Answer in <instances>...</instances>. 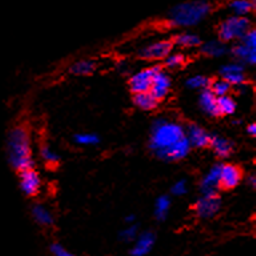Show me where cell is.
Segmentation results:
<instances>
[{"mask_svg": "<svg viewBox=\"0 0 256 256\" xmlns=\"http://www.w3.org/2000/svg\"><path fill=\"white\" fill-rule=\"evenodd\" d=\"M148 147L163 162H179L191 152V144L186 138V128L178 122L158 119L152 124Z\"/></svg>", "mask_w": 256, "mask_h": 256, "instance_id": "1", "label": "cell"}, {"mask_svg": "<svg viewBox=\"0 0 256 256\" xmlns=\"http://www.w3.org/2000/svg\"><path fill=\"white\" fill-rule=\"evenodd\" d=\"M6 150L8 163L15 171L22 172L34 167L31 136L24 126H16L8 132Z\"/></svg>", "mask_w": 256, "mask_h": 256, "instance_id": "2", "label": "cell"}, {"mask_svg": "<svg viewBox=\"0 0 256 256\" xmlns=\"http://www.w3.org/2000/svg\"><path fill=\"white\" fill-rule=\"evenodd\" d=\"M212 10L208 2H186L178 4L168 14V22L174 27H192L203 22Z\"/></svg>", "mask_w": 256, "mask_h": 256, "instance_id": "3", "label": "cell"}, {"mask_svg": "<svg viewBox=\"0 0 256 256\" xmlns=\"http://www.w3.org/2000/svg\"><path fill=\"white\" fill-rule=\"evenodd\" d=\"M251 30V20L240 16H230L219 26V39L222 43H230L234 40H242Z\"/></svg>", "mask_w": 256, "mask_h": 256, "instance_id": "4", "label": "cell"}, {"mask_svg": "<svg viewBox=\"0 0 256 256\" xmlns=\"http://www.w3.org/2000/svg\"><path fill=\"white\" fill-rule=\"evenodd\" d=\"M222 208V199L218 192L214 194H202L199 199L196 200L195 211L202 219H212L219 214Z\"/></svg>", "mask_w": 256, "mask_h": 256, "instance_id": "5", "label": "cell"}, {"mask_svg": "<svg viewBox=\"0 0 256 256\" xmlns=\"http://www.w3.org/2000/svg\"><path fill=\"white\" fill-rule=\"evenodd\" d=\"M159 68L160 67L155 66V67L144 68L142 71L134 74V75L131 76V79H130V90L132 91V94H134V95H138V94L150 92L154 75H155L156 71H158Z\"/></svg>", "mask_w": 256, "mask_h": 256, "instance_id": "6", "label": "cell"}, {"mask_svg": "<svg viewBox=\"0 0 256 256\" xmlns=\"http://www.w3.org/2000/svg\"><path fill=\"white\" fill-rule=\"evenodd\" d=\"M19 183L20 190L24 195L28 198L36 196L39 194L40 188H42V179L38 171H35L34 168L30 170H24V171L19 172Z\"/></svg>", "mask_w": 256, "mask_h": 256, "instance_id": "7", "label": "cell"}, {"mask_svg": "<svg viewBox=\"0 0 256 256\" xmlns=\"http://www.w3.org/2000/svg\"><path fill=\"white\" fill-rule=\"evenodd\" d=\"M171 78L167 72L163 71L162 68H159L156 74L154 75L152 79L151 88H150V94L155 98L158 102H162L168 96L170 91H171Z\"/></svg>", "mask_w": 256, "mask_h": 256, "instance_id": "8", "label": "cell"}, {"mask_svg": "<svg viewBox=\"0 0 256 256\" xmlns=\"http://www.w3.org/2000/svg\"><path fill=\"white\" fill-rule=\"evenodd\" d=\"M243 179V172L238 166L234 164H222V171H220V182L219 188H223L226 191L234 190L242 183Z\"/></svg>", "mask_w": 256, "mask_h": 256, "instance_id": "9", "label": "cell"}, {"mask_svg": "<svg viewBox=\"0 0 256 256\" xmlns=\"http://www.w3.org/2000/svg\"><path fill=\"white\" fill-rule=\"evenodd\" d=\"M174 43L171 40H160L144 47L140 51V58L146 60H164L168 55H171Z\"/></svg>", "mask_w": 256, "mask_h": 256, "instance_id": "10", "label": "cell"}, {"mask_svg": "<svg viewBox=\"0 0 256 256\" xmlns=\"http://www.w3.org/2000/svg\"><path fill=\"white\" fill-rule=\"evenodd\" d=\"M156 235L152 231H144L138 235L134 242L130 255L131 256H147L155 247Z\"/></svg>", "mask_w": 256, "mask_h": 256, "instance_id": "11", "label": "cell"}, {"mask_svg": "<svg viewBox=\"0 0 256 256\" xmlns=\"http://www.w3.org/2000/svg\"><path fill=\"white\" fill-rule=\"evenodd\" d=\"M186 138L191 144V147L195 148H207L210 147L211 135L199 124H190L186 128Z\"/></svg>", "mask_w": 256, "mask_h": 256, "instance_id": "12", "label": "cell"}, {"mask_svg": "<svg viewBox=\"0 0 256 256\" xmlns=\"http://www.w3.org/2000/svg\"><path fill=\"white\" fill-rule=\"evenodd\" d=\"M220 171H222V164H216L204 175V178L200 182V192L202 194L218 192L220 182Z\"/></svg>", "mask_w": 256, "mask_h": 256, "instance_id": "13", "label": "cell"}, {"mask_svg": "<svg viewBox=\"0 0 256 256\" xmlns=\"http://www.w3.org/2000/svg\"><path fill=\"white\" fill-rule=\"evenodd\" d=\"M199 106L202 111L210 118H218L219 111H218V98L212 94L210 90H203L199 96Z\"/></svg>", "mask_w": 256, "mask_h": 256, "instance_id": "14", "label": "cell"}, {"mask_svg": "<svg viewBox=\"0 0 256 256\" xmlns=\"http://www.w3.org/2000/svg\"><path fill=\"white\" fill-rule=\"evenodd\" d=\"M210 147L214 150L215 155L220 159H227L228 156L232 154L234 150V144L228 139L219 135H211V140H210Z\"/></svg>", "mask_w": 256, "mask_h": 256, "instance_id": "15", "label": "cell"}, {"mask_svg": "<svg viewBox=\"0 0 256 256\" xmlns=\"http://www.w3.org/2000/svg\"><path fill=\"white\" fill-rule=\"evenodd\" d=\"M232 55L235 56L236 59L239 60L240 64H248V66H254L256 63V50L246 47L244 44L239 43L238 46L231 50Z\"/></svg>", "mask_w": 256, "mask_h": 256, "instance_id": "16", "label": "cell"}, {"mask_svg": "<svg viewBox=\"0 0 256 256\" xmlns=\"http://www.w3.org/2000/svg\"><path fill=\"white\" fill-rule=\"evenodd\" d=\"M202 52L210 58H222L227 54L228 48L220 40H211L202 46Z\"/></svg>", "mask_w": 256, "mask_h": 256, "instance_id": "17", "label": "cell"}, {"mask_svg": "<svg viewBox=\"0 0 256 256\" xmlns=\"http://www.w3.org/2000/svg\"><path fill=\"white\" fill-rule=\"evenodd\" d=\"M32 216L36 223H39L43 227H50L54 224V216H52L51 211L42 204H36L32 207Z\"/></svg>", "mask_w": 256, "mask_h": 256, "instance_id": "18", "label": "cell"}, {"mask_svg": "<svg viewBox=\"0 0 256 256\" xmlns=\"http://www.w3.org/2000/svg\"><path fill=\"white\" fill-rule=\"evenodd\" d=\"M134 104L142 111H154L158 107L159 102L150 92H146V94L134 95Z\"/></svg>", "mask_w": 256, "mask_h": 256, "instance_id": "19", "label": "cell"}, {"mask_svg": "<svg viewBox=\"0 0 256 256\" xmlns=\"http://www.w3.org/2000/svg\"><path fill=\"white\" fill-rule=\"evenodd\" d=\"M255 3L252 0H235L230 3V8L234 12V16H240V18H247L255 10Z\"/></svg>", "mask_w": 256, "mask_h": 256, "instance_id": "20", "label": "cell"}, {"mask_svg": "<svg viewBox=\"0 0 256 256\" xmlns=\"http://www.w3.org/2000/svg\"><path fill=\"white\" fill-rule=\"evenodd\" d=\"M171 208V198L167 195H162L156 199L155 203V218L159 222H164L168 218V212Z\"/></svg>", "mask_w": 256, "mask_h": 256, "instance_id": "21", "label": "cell"}, {"mask_svg": "<svg viewBox=\"0 0 256 256\" xmlns=\"http://www.w3.org/2000/svg\"><path fill=\"white\" fill-rule=\"evenodd\" d=\"M96 64L92 60H79L72 64L70 68V72L76 76H87L91 75L95 71Z\"/></svg>", "mask_w": 256, "mask_h": 256, "instance_id": "22", "label": "cell"}, {"mask_svg": "<svg viewBox=\"0 0 256 256\" xmlns=\"http://www.w3.org/2000/svg\"><path fill=\"white\" fill-rule=\"evenodd\" d=\"M172 43L183 48H195L202 44V40L195 34H180L176 36Z\"/></svg>", "mask_w": 256, "mask_h": 256, "instance_id": "23", "label": "cell"}, {"mask_svg": "<svg viewBox=\"0 0 256 256\" xmlns=\"http://www.w3.org/2000/svg\"><path fill=\"white\" fill-rule=\"evenodd\" d=\"M238 108V104L231 96H223V98H218V111H219V116H230L234 115Z\"/></svg>", "mask_w": 256, "mask_h": 256, "instance_id": "24", "label": "cell"}, {"mask_svg": "<svg viewBox=\"0 0 256 256\" xmlns=\"http://www.w3.org/2000/svg\"><path fill=\"white\" fill-rule=\"evenodd\" d=\"M231 86L223 79H216L211 80L210 83V87L208 90L216 96V98H223V96H228L230 92H231Z\"/></svg>", "mask_w": 256, "mask_h": 256, "instance_id": "25", "label": "cell"}, {"mask_svg": "<svg viewBox=\"0 0 256 256\" xmlns=\"http://www.w3.org/2000/svg\"><path fill=\"white\" fill-rule=\"evenodd\" d=\"M210 83H211V80L208 79L207 76L196 75L190 78V79L186 82V86H187L190 90H200V91H203V90H207V88L210 87Z\"/></svg>", "mask_w": 256, "mask_h": 256, "instance_id": "26", "label": "cell"}, {"mask_svg": "<svg viewBox=\"0 0 256 256\" xmlns=\"http://www.w3.org/2000/svg\"><path fill=\"white\" fill-rule=\"evenodd\" d=\"M40 156L43 158L46 163L51 164V166H56L60 162V156L58 155V152L54 151L48 144H43L40 147Z\"/></svg>", "mask_w": 256, "mask_h": 256, "instance_id": "27", "label": "cell"}, {"mask_svg": "<svg viewBox=\"0 0 256 256\" xmlns=\"http://www.w3.org/2000/svg\"><path fill=\"white\" fill-rule=\"evenodd\" d=\"M76 144L79 146H84V147H88V146H96V144L100 143V138L96 134H78V135L74 138Z\"/></svg>", "mask_w": 256, "mask_h": 256, "instance_id": "28", "label": "cell"}, {"mask_svg": "<svg viewBox=\"0 0 256 256\" xmlns=\"http://www.w3.org/2000/svg\"><path fill=\"white\" fill-rule=\"evenodd\" d=\"M138 235H139V227L136 224H131L120 232V240L124 243H134Z\"/></svg>", "mask_w": 256, "mask_h": 256, "instance_id": "29", "label": "cell"}, {"mask_svg": "<svg viewBox=\"0 0 256 256\" xmlns=\"http://www.w3.org/2000/svg\"><path fill=\"white\" fill-rule=\"evenodd\" d=\"M164 63H166V67L170 68V70L179 68L186 63V55L180 54V52H178V54H171V55H168L164 59Z\"/></svg>", "mask_w": 256, "mask_h": 256, "instance_id": "30", "label": "cell"}, {"mask_svg": "<svg viewBox=\"0 0 256 256\" xmlns=\"http://www.w3.org/2000/svg\"><path fill=\"white\" fill-rule=\"evenodd\" d=\"M223 80H226L231 87H240L246 83V74H232V75H226L222 78Z\"/></svg>", "mask_w": 256, "mask_h": 256, "instance_id": "31", "label": "cell"}, {"mask_svg": "<svg viewBox=\"0 0 256 256\" xmlns=\"http://www.w3.org/2000/svg\"><path fill=\"white\" fill-rule=\"evenodd\" d=\"M232 74H244L243 64L240 63H228L222 67L220 70V75H232Z\"/></svg>", "mask_w": 256, "mask_h": 256, "instance_id": "32", "label": "cell"}, {"mask_svg": "<svg viewBox=\"0 0 256 256\" xmlns=\"http://www.w3.org/2000/svg\"><path fill=\"white\" fill-rule=\"evenodd\" d=\"M240 43L244 44L246 47L251 48V50H256V32L255 30H250V31L244 35V38L240 40Z\"/></svg>", "mask_w": 256, "mask_h": 256, "instance_id": "33", "label": "cell"}, {"mask_svg": "<svg viewBox=\"0 0 256 256\" xmlns=\"http://www.w3.org/2000/svg\"><path fill=\"white\" fill-rule=\"evenodd\" d=\"M50 251L54 256H76L74 255L72 252H70L67 248H64L62 244L59 243H54L51 244V247H50Z\"/></svg>", "mask_w": 256, "mask_h": 256, "instance_id": "34", "label": "cell"}, {"mask_svg": "<svg viewBox=\"0 0 256 256\" xmlns=\"http://www.w3.org/2000/svg\"><path fill=\"white\" fill-rule=\"evenodd\" d=\"M188 191L187 188V182L186 180H179V182H176L174 186H172V194L175 196H183L186 195Z\"/></svg>", "mask_w": 256, "mask_h": 256, "instance_id": "35", "label": "cell"}, {"mask_svg": "<svg viewBox=\"0 0 256 256\" xmlns=\"http://www.w3.org/2000/svg\"><path fill=\"white\" fill-rule=\"evenodd\" d=\"M246 132H247L248 135L252 136V138H254V136L256 135V126H255V123L248 124V126H247V130H246Z\"/></svg>", "mask_w": 256, "mask_h": 256, "instance_id": "36", "label": "cell"}, {"mask_svg": "<svg viewBox=\"0 0 256 256\" xmlns=\"http://www.w3.org/2000/svg\"><path fill=\"white\" fill-rule=\"evenodd\" d=\"M248 184H250V186H251L252 188H255V186H256L255 175H250V176H248Z\"/></svg>", "mask_w": 256, "mask_h": 256, "instance_id": "37", "label": "cell"}, {"mask_svg": "<svg viewBox=\"0 0 256 256\" xmlns=\"http://www.w3.org/2000/svg\"><path fill=\"white\" fill-rule=\"evenodd\" d=\"M126 223L128 224V226H131V224H135V216L134 215H130L126 218Z\"/></svg>", "mask_w": 256, "mask_h": 256, "instance_id": "38", "label": "cell"}]
</instances>
